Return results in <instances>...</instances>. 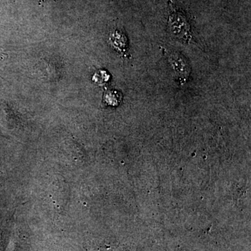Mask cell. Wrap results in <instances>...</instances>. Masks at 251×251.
Masks as SVG:
<instances>
[{
  "mask_svg": "<svg viewBox=\"0 0 251 251\" xmlns=\"http://www.w3.org/2000/svg\"><path fill=\"white\" fill-rule=\"evenodd\" d=\"M110 41L112 46L120 52H125L126 50V37L121 31H115L110 36Z\"/></svg>",
  "mask_w": 251,
  "mask_h": 251,
  "instance_id": "cell-3",
  "label": "cell"
},
{
  "mask_svg": "<svg viewBox=\"0 0 251 251\" xmlns=\"http://www.w3.org/2000/svg\"><path fill=\"white\" fill-rule=\"evenodd\" d=\"M109 80V75L107 74L106 72H99L96 73L95 75H94L93 80L97 84L102 85L105 83Z\"/></svg>",
  "mask_w": 251,
  "mask_h": 251,
  "instance_id": "cell-4",
  "label": "cell"
},
{
  "mask_svg": "<svg viewBox=\"0 0 251 251\" xmlns=\"http://www.w3.org/2000/svg\"><path fill=\"white\" fill-rule=\"evenodd\" d=\"M105 101L107 103L110 104V101L112 100V105H117L120 103V96L116 92H110L106 94L105 97Z\"/></svg>",
  "mask_w": 251,
  "mask_h": 251,
  "instance_id": "cell-5",
  "label": "cell"
},
{
  "mask_svg": "<svg viewBox=\"0 0 251 251\" xmlns=\"http://www.w3.org/2000/svg\"><path fill=\"white\" fill-rule=\"evenodd\" d=\"M171 12H170L169 25L172 33L179 39L188 42L191 39V26L186 16L181 11L173 9L171 3H170Z\"/></svg>",
  "mask_w": 251,
  "mask_h": 251,
  "instance_id": "cell-1",
  "label": "cell"
},
{
  "mask_svg": "<svg viewBox=\"0 0 251 251\" xmlns=\"http://www.w3.org/2000/svg\"><path fill=\"white\" fill-rule=\"evenodd\" d=\"M170 62L177 76L183 81L186 82L190 74V68L186 59L177 52H173L168 55Z\"/></svg>",
  "mask_w": 251,
  "mask_h": 251,
  "instance_id": "cell-2",
  "label": "cell"
}]
</instances>
